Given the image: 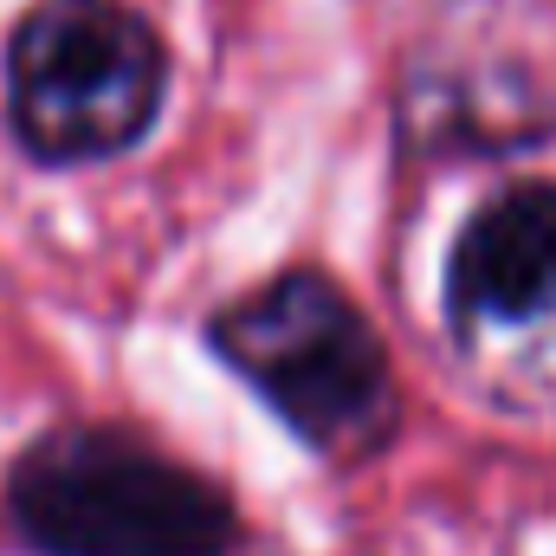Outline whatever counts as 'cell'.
<instances>
[{
	"instance_id": "6da1fadb",
	"label": "cell",
	"mask_w": 556,
	"mask_h": 556,
	"mask_svg": "<svg viewBox=\"0 0 556 556\" xmlns=\"http://www.w3.org/2000/svg\"><path fill=\"white\" fill-rule=\"evenodd\" d=\"M7 518L26 556H233L240 505L137 427L65 420L7 466Z\"/></svg>"
},
{
	"instance_id": "7a4b0ae2",
	"label": "cell",
	"mask_w": 556,
	"mask_h": 556,
	"mask_svg": "<svg viewBox=\"0 0 556 556\" xmlns=\"http://www.w3.org/2000/svg\"><path fill=\"white\" fill-rule=\"evenodd\" d=\"M207 350L330 466L376 459L402 427L389 343L330 273L291 266L207 317Z\"/></svg>"
},
{
	"instance_id": "3957f363",
	"label": "cell",
	"mask_w": 556,
	"mask_h": 556,
	"mask_svg": "<svg viewBox=\"0 0 556 556\" xmlns=\"http://www.w3.org/2000/svg\"><path fill=\"white\" fill-rule=\"evenodd\" d=\"M168 104V46L130 0H33L7 33V130L39 168L130 155Z\"/></svg>"
},
{
	"instance_id": "277c9868",
	"label": "cell",
	"mask_w": 556,
	"mask_h": 556,
	"mask_svg": "<svg viewBox=\"0 0 556 556\" xmlns=\"http://www.w3.org/2000/svg\"><path fill=\"white\" fill-rule=\"evenodd\" d=\"M556 311V181H505L446 253V324L459 343L479 330H525Z\"/></svg>"
}]
</instances>
